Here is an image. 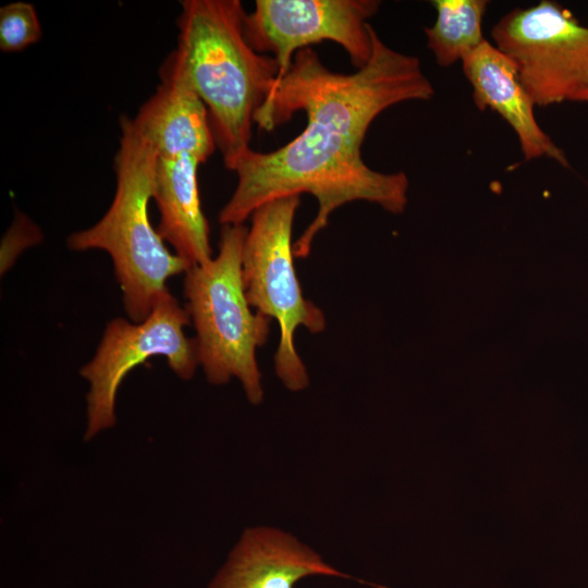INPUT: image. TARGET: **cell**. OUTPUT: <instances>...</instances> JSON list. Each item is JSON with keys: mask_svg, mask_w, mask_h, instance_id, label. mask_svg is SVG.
Wrapping results in <instances>:
<instances>
[{"mask_svg": "<svg viewBox=\"0 0 588 588\" xmlns=\"http://www.w3.org/2000/svg\"><path fill=\"white\" fill-rule=\"evenodd\" d=\"M371 36L369 61L348 74L328 69L310 47L295 53L254 122L272 131L303 111L306 126L275 150L249 148L235 161L231 171L237 183L219 212L221 225L244 224L270 200L310 194L318 210L293 247L295 258H306L333 211L345 204L365 200L393 215L404 211L407 175L369 168L362 158V145L381 112L405 101H428L436 91L417 57L385 45L373 27Z\"/></svg>", "mask_w": 588, "mask_h": 588, "instance_id": "obj_1", "label": "cell"}, {"mask_svg": "<svg viewBox=\"0 0 588 588\" xmlns=\"http://www.w3.org/2000/svg\"><path fill=\"white\" fill-rule=\"evenodd\" d=\"M245 15L240 0L181 1L177 45L164 62L205 103L229 170L250 148L254 117L279 74L275 59L248 44Z\"/></svg>", "mask_w": 588, "mask_h": 588, "instance_id": "obj_2", "label": "cell"}, {"mask_svg": "<svg viewBox=\"0 0 588 588\" xmlns=\"http://www.w3.org/2000/svg\"><path fill=\"white\" fill-rule=\"evenodd\" d=\"M120 126L113 200L97 223L72 233L68 246L72 250L101 249L110 255L125 313L138 323L169 292L168 279L185 273L189 265L167 248L149 220L158 152L131 118L122 117Z\"/></svg>", "mask_w": 588, "mask_h": 588, "instance_id": "obj_3", "label": "cell"}, {"mask_svg": "<svg viewBox=\"0 0 588 588\" xmlns=\"http://www.w3.org/2000/svg\"><path fill=\"white\" fill-rule=\"evenodd\" d=\"M246 234L244 224L222 225L218 255L185 271L184 297L208 382L224 384L236 378L248 402L256 405L264 397L256 351L268 340L271 319L254 313L245 294Z\"/></svg>", "mask_w": 588, "mask_h": 588, "instance_id": "obj_4", "label": "cell"}, {"mask_svg": "<svg viewBox=\"0 0 588 588\" xmlns=\"http://www.w3.org/2000/svg\"><path fill=\"white\" fill-rule=\"evenodd\" d=\"M299 196L270 200L257 208L247 229L242 274L249 305L277 320L280 340L274 353L278 378L291 391H302L309 378L295 347L299 327L311 333L326 329L322 310L303 295L294 266L292 230Z\"/></svg>", "mask_w": 588, "mask_h": 588, "instance_id": "obj_5", "label": "cell"}, {"mask_svg": "<svg viewBox=\"0 0 588 588\" xmlns=\"http://www.w3.org/2000/svg\"><path fill=\"white\" fill-rule=\"evenodd\" d=\"M191 317L186 308L166 293L142 322L112 319L96 354L81 369L89 383L85 440L114 426L118 390L126 375L149 357L164 356L172 371L189 380L199 366L195 338H187L184 327Z\"/></svg>", "mask_w": 588, "mask_h": 588, "instance_id": "obj_6", "label": "cell"}, {"mask_svg": "<svg viewBox=\"0 0 588 588\" xmlns=\"http://www.w3.org/2000/svg\"><path fill=\"white\" fill-rule=\"evenodd\" d=\"M491 37L516 64L536 106L569 101L588 89V26L560 3L515 8L493 25Z\"/></svg>", "mask_w": 588, "mask_h": 588, "instance_id": "obj_7", "label": "cell"}, {"mask_svg": "<svg viewBox=\"0 0 588 588\" xmlns=\"http://www.w3.org/2000/svg\"><path fill=\"white\" fill-rule=\"evenodd\" d=\"M378 0H257L244 34L258 53H271L283 77L295 53L324 40L340 45L356 70L372 54L371 24Z\"/></svg>", "mask_w": 588, "mask_h": 588, "instance_id": "obj_8", "label": "cell"}, {"mask_svg": "<svg viewBox=\"0 0 588 588\" xmlns=\"http://www.w3.org/2000/svg\"><path fill=\"white\" fill-rule=\"evenodd\" d=\"M462 69L471 85L475 106L498 113L512 127L525 160L547 157L569 167L565 152L538 124L536 105L506 54L486 39L462 60Z\"/></svg>", "mask_w": 588, "mask_h": 588, "instance_id": "obj_9", "label": "cell"}, {"mask_svg": "<svg viewBox=\"0 0 588 588\" xmlns=\"http://www.w3.org/2000/svg\"><path fill=\"white\" fill-rule=\"evenodd\" d=\"M311 575L351 578L289 534L259 527L243 534L209 588H294Z\"/></svg>", "mask_w": 588, "mask_h": 588, "instance_id": "obj_10", "label": "cell"}, {"mask_svg": "<svg viewBox=\"0 0 588 588\" xmlns=\"http://www.w3.org/2000/svg\"><path fill=\"white\" fill-rule=\"evenodd\" d=\"M161 82L132 122L159 157L193 155L203 162L215 151L209 113L183 77L163 63Z\"/></svg>", "mask_w": 588, "mask_h": 588, "instance_id": "obj_11", "label": "cell"}, {"mask_svg": "<svg viewBox=\"0 0 588 588\" xmlns=\"http://www.w3.org/2000/svg\"><path fill=\"white\" fill-rule=\"evenodd\" d=\"M193 155L159 157L154 196L160 220L157 232L189 267L210 260L209 223L201 209L198 168Z\"/></svg>", "mask_w": 588, "mask_h": 588, "instance_id": "obj_12", "label": "cell"}, {"mask_svg": "<svg viewBox=\"0 0 588 588\" xmlns=\"http://www.w3.org/2000/svg\"><path fill=\"white\" fill-rule=\"evenodd\" d=\"M437 12L432 26L425 27L427 47L437 64L449 68L480 46L486 38L482 20L487 0H432Z\"/></svg>", "mask_w": 588, "mask_h": 588, "instance_id": "obj_13", "label": "cell"}, {"mask_svg": "<svg viewBox=\"0 0 588 588\" xmlns=\"http://www.w3.org/2000/svg\"><path fill=\"white\" fill-rule=\"evenodd\" d=\"M41 26L33 4L17 1L0 9V49L16 52L40 39Z\"/></svg>", "mask_w": 588, "mask_h": 588, "instance_id": "obj_14", "label": "cell"}, {"mask_svg": "<svg viewBox=\"0 0 588 588\" xmlns=\"http://www.w3.org/2000/svg\"><path fill=\"white\" fill-rule=\"evenodd\" d=\"M42 238L39 228L23 213H17L1 243V273L5 272L17 256Z\"/></svg>", "mask_w": 588, "mask_h": 588, "instance_id": "obj_15", "label": "cell"}, {"mask_svg": "<svg viewBox=\"0 0 588 588\" xmlns=\"http://www.w3.org/2000/svg\"><path fill=\"white\" fill-rule=\"evenodd\" d=\"M569 101L588 103V89H585L571 98Z\"/></svg>", "mask_w": 588, "mask_h": 588, "instance_id": "obj_16", "label": "cell"}]
</instances>
